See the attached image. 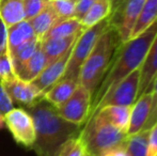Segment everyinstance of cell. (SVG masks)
Masks as SVG:
<instances>
[{
    "mask_svg": "<svg viewBox=\"0 0 157 156\" xmlns=\"http://www.w3.org/2000/svg\"><path fill=\"white\" fill-rule=\"evenodd\" d=\"M26 110L34 123L35 141L31 150L37 156H56L64 142L78 135L82 128L63 119L57 107L44 97Z\"/></svg>",
    "mask_w": 157,
    "mask_h": 156,
    "instance_id": "obj_1",
    "label": "cell"
},
{
    "mask_svg": "<svg viewBox=\"0 0 157 156\" xmlns=\"http://www.w3.org/2000/svg\"><path fill=\"white\" fill-rule=\"evenodd\" d=\"M156 34L157 21L138 36L129 39L127 42L118 46L109 69L92 97L91 110L110 88L117 85L121 79L126 77L132 71L141 67Z\"/></svg>",
    "mask_w": 157,
    "mask_h": 156,
    "instance_id": "obj_2",
    "label": "cell"
},
{
    "mask_svg": "<svg viewBox=\"0 0 157 156\" xmlns=\"http://www.w3.org/2000/svg\"><path fill=\"white\" fill-rule=\"evenodd\" d=\"M120 44L117 31L110 27L97 40L92 51L81 65L78 76L79 85L85 87L92 94V97L105 77Z\"/></svg>",
    "mask_w": 157,
    "mask_h": 156,
    "instance_id": "obj_3",
    "label": "cell"
},
{
    "mask_svg": "<svg viewBox=\"0 0 157 156\" xmlns=\"http://www.w3.org/2000/svg\"><path fill=\"white\" fill-rule=\"evenodd\" d=\"M80 135L89 153L98 156L101 152L124 142L126 134L118 129L101 111L91 116L83 124Z\"/></svg>",
    "mask_w": 157,
    "mask_h": 156,
    "instance_id": "obj_4",
    "label": "cell"
},
{
    "mask_svg": "<svg viewBox=\"0 0 157 156\" xmlns=\"http://www.w3.org/2000/svg\"><path fill=\"white\" fill-rule=\"evenodd\" d=\"M110 27H111L110 17H107L97 23L96 25L87 28L81 32L73 46L66 71L62 78H78L81 65L92 51L97 40Z\"/></svg>",
    "mask_w": 157,
    "mask_h": 156,
    "instance_id": "obj_5",
    "label": "cell"
},
{
    "mask_svg": "<svg viewBox=\"0 0 157 156\" xmlns=\"http://www.w3.org/2000/svg\"><path fill=\"white\" fill-rule=\"evenodd\" d=\"M139 81H140V67L132 71L126 77L121 79L117 85L110 88L97 103L96 106L91 110L89 118L96 113L101 108L106 106H112V105L132 106L138 96Z\"/></svg>",
    "mask_w": 157,
    "mask_h": 156,
    "instance_id": "obj_6",
    "label": "cell"
},
{
    "mask_svg": "<svg viewBox=\"0 0 157 156\" xmlns=\"http://www.w3.org/2000/svg\"><path fill=\"white\" fill-rule=\"evenodd\" d=\"M143 2L144 0H112L110 23L118 33L121 44L129 40Z\"/></svg>",
    "mask_w": 157,
    "mask_h": 156,
    "instance_id": "obj_7",
    "label": "cell"
},
{
    "mask_svg": "<svg viewBox=\"0 0 157 156\" xmlns=\"http://www.w3.org/2000/svg\"><path fill=\"white\" fill-rule=\"evenodd\" d=\"M4 124L16 143L31 150L35 141V127L32 117L26 109L21 107L11 109L4 115Z\"/></svg>",
    "mask_w": 157,
    "mask_h": 156,
    "instance_id": "obj_8",
    "label": "cell"
},
{
    "mask_svg": "<svg viewBox=\"0 0 157 156\" xmlns=\"http://www.w3.org/2000/svg\"><path fill=\"white\" fill-rule=\"evenodd\" d=\"M92 106V94L78 85L74 93L61 106L57 107L59 115L71 123L83 126L89 118Z\"/></svg>",
    "mask_w": 157,
    "mask_h": 156,
    "instance_id": "obj_9",
    "label": "cell"
},
{
    "mask_svg": "<svg viewBox=\"0 0 157 156\" xmlns=\"http://www.w3.org/2000/svg\"><path fill=\"white\" fill-rule=\"evenodd\" d=\"M3 87L14 106L18 105V107L24 109L36 104L44 97V94L39 91L31 82L24 81L18 77L11 80L10 82L4 83Z\"/></svg>",
    "mask_w": 157,
    "mask_h": 156,
    "instance_id": "obj_10",
    "label": "cell"
},
{
    "mask_svg": "<svg viewBox=\"0 0 157 156\" xmlns=\"http://www.w3.org/2000/svg\"><path fill=\"white\" fill-rule=\"evenodd\" d=\"M72 49L73 47L62 55L60 58L46 65V67L41 72V74L34 80L31 81V83L35 88H37L39 91H41L44 94L50 87H52L55 83L58 82L63 77L68 60H70Z\"/></svg>",
    "mask_w": 157,
    "mask_h": 156,
    "instance_id": "obj_11",
    "label": "cell"
},
{
    "mask_svg": "<svg viewBox=\"0 0 157 156\" xmlns=\"http://www.w3.org/2000/svg\"><path fill=\"white\" fill-rule=\"evenodd\" d=\"M157 75V34L149 48L145 59L140 67V81H139L138 96L147 92H151L154 79Z\"/></svg>",
    "mask_w": 157,
    "mask_h": 156,
    "instance_id": "obj_12",
    "label": "cell"
},
{
    "mask_svg": "<svg viewBox=\"0 0 157 156\" xmlns=\"http://www.w3.org/2000/svg\"><path fill=\"white\" fill-rule=\"evenodd\" d=\"M152 108V93L147 92L139 96L132 105L129 125L126 135H132L142 131Z\"/></svg>",
    "mask_w": 157,
    "mask_h": 156,
    "instance_id": "obj_13",
    "label": "cell"
},
{
    "mask_svg": "<svg viewBox=\"0 0 157 156\" xmlns=\"http://www.w3.org/2000/svg\"><path fill=\"white\" fill-rule=\"evenodd\" d=\"M47 64H49V63H48L45 54L42 50L41 41H40V44L34 54L24 64H21L18 69L15 70V74L21 80L31 82L41 74V72L45 69Z\"/></svg>",
    "mask_w": 157,
    "mask_h": 156,
    "instance_id": "obj_14",
    "label": "cell"
},
{
    "mask_svg": "<svg viewBox=\"0 0 157 156\" xmlns=\"http://www.w3.org/2000/svg\"><path fill=\"white\" fill-rule=\"evenodd\" d=\"M78 85V78H61L44 93V98L59 107L71 97Z\"/></svg>",
    "mask_w": 157,
    "mask_h": 156,
    "instance_id": "obj_15",
    "label": "cell"
},
{
    "mask_svg": "<svg viewBox=\"0 0 157 156\" xmlns=\"http://www.w3.org/2000/svg\"><path fill=\"white\" fill-rule=\"evenodd\" d=\"M80 33L68 36V38H52L41 40V48L47 58L48 63H52V61L57 60L67 50H70L74 46L75 42L80 36Z\"/></svg>",
    "mask_w": 157,
    "mask_h": 156,
    "instance_id": "obj_16",
    "label": "cell"
},
{
    "mask_svg": "<svg viewBox=\"0 0 157 156\" xmlns=\"http://www.w3.org/2000/svg\"><path fill=\"white\" fill-rule=\"evenodd\" d=\"M111 12L112 0H96L80 19L81 25L85 29L90 28L103 19L109 17Z\"/></svg>",
    "mask_w": 157,
    "mask_h": 156,
    "instance_id": "obj_17",
    "label": "cell"
},
{
    "mask_svg": "<svg viewBox=\"0 0 157 156\" xmlns=\"http://www.w3.org/2000/svg\"><path fill=\"white\" fill-rule=\"evenodd\" d=\"M157 21V0H144L130 38H136Z\"/></svg>",
    "mask_w": 157,
    "mask_h": 156,
    "instance_id": "obj_18",
    "label": "cell"
},
{
    "mask_svg": "<svg viewBox=\"0 0 157 156\" xmlns=\"http://www.w3.org/2000/svg\"><path fill=\"white\" fill-rule=\"evenodd\" d=\"M0 18L6 27L24 21V0H0Z\"/></svg>",
    "mask_w": 157,
    "mask_h": 156,
    "instance_id": "obj_19",
    "label": "cell"
},
{
    "mask_svg": "<svg viewBox=\"0 0 157 156\" xmlns=\"http://www.w3.org/2000/svg\"><path fill=\"white\" fill-rule=\"evenodd\" d=\"M36 38L29 21H19L13 26L8 27V47L9 50L16 48L17 46Z\"/></svg>",
    "mask_w": 157,
    "mask_h": 156,
    "instance_id": "obj_20",
    "label": "cell"
},
{
    "mask_svg": "<svg viewBox=\"0 0 157 156\" xmlns=\"http://www.w3.org/2000/svg\"><path fill=\"white\" fill-rule=\"evenodd\" d=\"M60 19H59L58 15L56 14L52 6L49 4L40 14H37L36 16L30 19L29 23L31 25L35 36L39 40H42L44 38V36L50 30V28L56 23H58Z\"/></svg>",
    "mask_w": 157,
    "mask_h": 156,
    "instance_id": "obj_21",
    "label": "cell"
},
{
    "mask_svg": "<svg viewBox=\"0 0 157 156\" xmlns=\"http://www.w3.org/2000/svg\"><path fill=\"white\" fill-rule=\"evenodd\" d=\"M130 109L132 106H106L101 108V111L104 117L107 119L113 126L120 129L123 133H127L128 125H129Z\"/></svg>",
    "mask_w": 157,
    "mask_h": 156,
    "instance_id": "obj_22",
    "label": "cell"
},
{
    "mask_svg": "<svg viewBox=\"0 0 157 156\" xmlns=\"http://www.w3.org/2000/svg\"><path fill=\"white\" fill-rule=\"evenodd\" d=\"M85 30L79 19L72 17V18L62 19L56 23L47 33L44 36L43 39L52 38H68V36H76ZM42 39V40H43Z\"/></svg>",
    "mask_w": 157,
    "mask_h": 156,
    "instance_id": "obj_23",
    "label": "cell"
},
{
    "mask_svg": "<svg viewBox=\"0 0 157 156\" xmlns=\"http://www.w3.org/2000/svg\"><path fill=\"white\" fill-rule=\"evenodd\" d=\"M149 129H142L125 138V148L128 156H147Z\"/></svg>",
    "mask_w": 157,
    "mask_h": 156,
    "instance_id": "obj_24",
    "label": "cell"
},
{
    "mask_svg": "<svg viewBox=\"0 0 157 156\" xmlns=\"http://www.w3.org/2000/svg\"><path fill=\"white\" fill-rule=\"evenodd\" d=\"M40 41L37 38H34L30 41L26 42V43L21 44V45L17 46L16 48L12 50H9L10 51V57L11 60L13 63V67H14V71L17 70L21 64L26 62L30 57L34 54V51L36 50L37 46L40 44Z\"/></svg>",
    "mask_w": 157,
    "mask_h": 156,
    "instance_id": "obj_25",
    "label": "cell"
},
{
    "mask_svg": "<svg viewBox=\"0 0 157 156\" xmlns=\"http://www.w3.org/2000/svg\"><path fill=\"white\" fill-rule=\"evenodd\" d=\"M87 152V148L79 131L78 135L70 138L61 146L56 156H83Z\"/></svg>",
    "mask_w": 157,
    "mask_h": 156,
    "instance_id": "obj_26",
    "label": "cell"
},
{
    "mask_svg": "<svg viewBox=\"0 0 157 156\" xmlns=\"http://www.w3.org/2000/svg\"><path fill=\"white\" fill-rule=\"evenodd\" d=\"M16 77L17 76L15 74L12 60L10 57V51L9 49H6L0 54V81L2 85H4Z\"/></svg>",
    "mask_w": 157,
    "mask_h": 156,
    "instance_id": "obj_27",
    "label": "cell"
},
{
    "mask_svg": "<svg viewBox=\"0 0 157 156\" xmlns=\"http://www.w3.org/2000/svg\"><path fill=\"white\" fill-rule=\"evenodd\" d=\"M49 2L60 21L75 16L76 0H49Z\"/></svg>",
    "mask_w": 157,
    "mask_h": 156,
    "instance_id": "obj_28",
    "label": "cell"
},
{
    "mask_svg": "<svg viewBox=\"0 0 157 156\" xmlns=\"http://www.w3.org/2000/svg\"><path fill=\"white\" fill-rule=\"evenodd\" d=\"M50 4L49 0H24L25 19L30 21Z\"/></svg>",
    "mask_w": 157,
    "mask_h": 156,
    "instance_id": "obj_29",
    "label": "cell"
},
{
    "mask_svg": "<svg viewBox=\"0 0 157 156\" xmlns=\"http://www.w3.org/2000/svg\"><path fill=\"white\" fill-rule=\"evenodd\" d=\"M151 93H152V108L143 129H150L152 125L155 124L157 122V75L155 79H154Z\"/></svg>",
    "mask_w": 157,
    "mask_h": 156,
    "instance_id": "obj_30",
    "label": "cell"
},
{
    "mask_svg": "<svg viewBox=\"0 0 157 156\" xmlns=\"http://www.w3.org/2000/svg\"><path fill=\"white\" fill-rule=\"evenodd\" d=\"M147 156H157V122L149 129Z\"/></svg>",
    "mask_w": 157,
    "mask_h": 156,
    "instance_id": "obj_31",
    "label": "cell"
},
{
    "mask_svg": "<svg viewBox=\"0 0 157 156\" xmlns=\"http://www.w3.org/2000/svg\"><path fill=\"white\" fill-rule=\"evenodd\" d=\"M13 108H14V104L12 103L10 96L4 89L3 85L0 81V111L3 115H6V112H9Z\"/></svg>",
    "mask_w": 157,
    "mask_h": 156,
    "instance_id": "obj_32",
    "label": "cell"
},
{
    "mask_svg": "<svg viewBox=\"0 0 157 156\" xmlns=\"http://www.w3.org/2000/svg\"><path fill=\"white\" fill-rule=\"evenodd\" d=\"M96 0H77L76 1V9H75V18L80 21L83 15L87 13L89 8L94 3Z\"/></svg>",
    "mask_w": 157,
    "mask_h": 156,
    "instance_id": "obj_33",
    "label": "cell"
},
{
    "mask_svg": "<svg viewBox=\"0 0 157 156\" xmlns=\"http://www.w3.org/2000/svg\"><path fill=\"white\" fill-rule=\"evenodd\" d=\"M98 156H128V153L125 148V140L122 143L101 152Z\"/></svg>",
    "mask_w": 157,
    "mask_h": 156,
    "instance_id": "obj_34",
    "label": "cell"
},
{
    "mask_svg": "<svg viewBox=\"0 0 157 156\" xmlns=\"http://www.w3.org/2000/svg\"><path fill=\"white\" fill-rule=\"evenodd\" d=\"M9 49L8 47V27L0 18V54L4 50Z\"/></svg>",
    "mask_w": 157,
    "mask_h": 156,
    "instance_id": "obj_35",
    "label": "cell"
},
{
    "mask_svg": "<svg viewBox=\"0 0 157 156\" xmlns=\"http://www.w3.org/2000/svg\"><path fill=\"white\" fill-rule=\"evenodd\" d=\"M4 126H6V124H4V115L0 111V129H2Z\"/></svg>",
    "mask_w": 157,
    "mask_h": 156,
    "instance_id": "obj_36",
    "label": "cell"
},
{
    "mask_svg": "<svg viewBox=\"0 0 157 156\" xmlns=\"http://www.w3.org/2000/svg\"><path fill=\"white\" fill-rule=\"evenodd\" d=\"M83 156H93V155H92L91 153H89V152H88V151H87V152L85 153V155H83Z\"/></svg>",
    "mask_w": 157,
    "mask_h": 156,
    "instance_id": "obj_37",
    "label": "cell"
},
{
    "mask_svg": "<svg viewBox=\"0 0 157 156\" xmlns=\"http://www.w3.org/2000/svg\"><path fill=\"white\" fill-rule=\"evenodd\" d=\"M76 1H77V0H76Z\"/></svg>",
    "mask_w": 157,
    "mask_h": 156,
    "instance_id": "obj_38",
    "label": "cell"
}]
</instances>
